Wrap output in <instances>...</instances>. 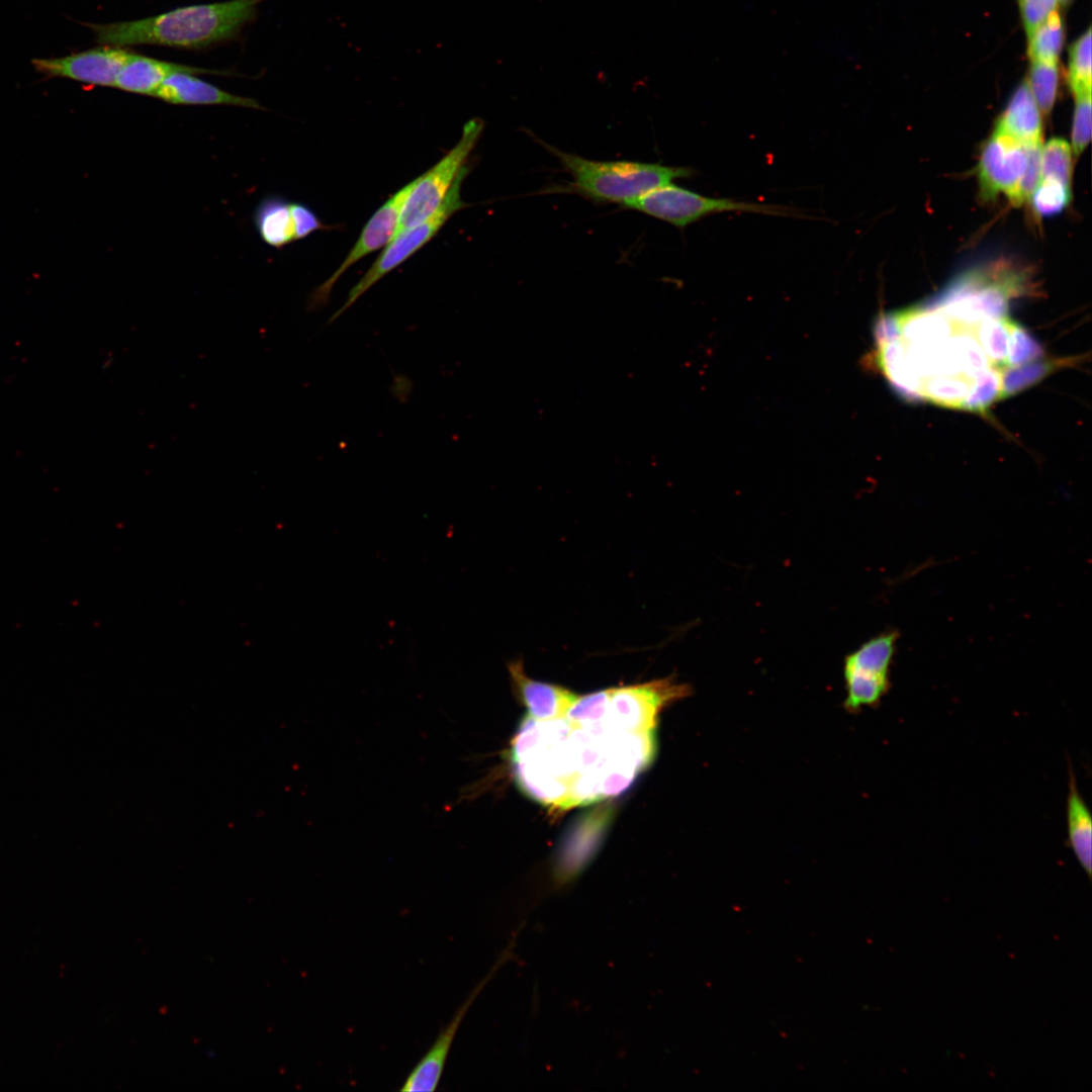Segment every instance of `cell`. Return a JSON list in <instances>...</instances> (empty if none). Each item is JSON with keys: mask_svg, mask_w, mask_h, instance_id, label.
Instances as JSON below:
<instances>
[{"mask_svg": "<svg viewBox=\"0 0 1092 1092\" xmlns=\"http://www.w3.org/2000/svg\"><path fill=\"white\" fill-rule=\"evenodd\" d=\"M1013 296L994 275L967 274L932 303L879 316L873 361L904 396L984 413L1053 367L1008 316Z\"/></svg>", "mask_w": 1092, "mask_h": 1092, "instance_id": "obj_1", "label": "cell"}, {"mask_svg": "<svg viewBox=\"0 0 1092 1092\" xmlns=\"http://www.w3.org/2000/svg\"><path fill=\"white\" fill-rule=\"evenodd\" d=\"M265 0H230L179 7L147 18L106 24L87 23L100 44L126 48L155 44L203 50L236 39L254 21Z\"/></svg>", "mask_w": 1092, "mask_h": 1092, "instance_id": "obj_2", "label": "cell"}, {"mask_svg": "<svg viewBox=\"0 0 1092 1092\" xmlns=\"http://www.w3.org/2000/svg\"><path fill=\"white\" fill-rule=\"evenodd\" d=\"M555 156L573 178L569 188L596 202L625 205L675 179L695 174L689 167H672L659 163L631 161H594L563 152L540 142Z\"/></svg>", "mask_w": 1092, "mask_h": 1092, "instance_id": "obj_3", "label": "cell"}, {"mask_svg": "<svg viewBox=\"0 0 1092 1092\" xmlns=\"http://www.w3.org/2000/svg\"><path fill=\"white\" fill-rule=\"evenodd\" d=\"M623 206L677 228H685L708 214L725 211L808 217L801 210L789 206L738 201L730 198H711L673 183L653 189Z\"/></svg>", "mask_w": 1092, "mask_h": 1092, "instance_id": "obj_4", "label": "cell"}, {"mask_svg": "<svg viewBox=\"0 0 1092 1092\" xmlns=\"http://www.w3.org/2000/svg\"><path fill=\"white\" fill-rule=\"evenodd\" d=\"M467 173L468 167L465 165L436 210L425 220L402 232L387 244L363 277L350 290L345 303L330 317L328 324L342 315L378 280L429 243L455 212L467 206L460 194L462 182Z\"/></svg>", "mask_w": 1092, "mask_h": 1092, "instance_id": "obj_5", "label": "cell"}, {"mask_svg": "<svg viewBox=\"0 0 1092 1092\" xmlns=\"http://www.w3.org/2000/svg\"><path fill=\"white\" fill-rule=\"evenodd\" d=\"M483 127L484 121L479 117L468 120L463 126L461 139L454 148L434 167L418 177L417 184L403 205L392 239L425 220L441 204L455 178L465 166Z\"/></svg>", "mask_w": 1092, "mask_h": 1092, "instance_id": "obj_6", "label": "cell"}, {"mask_svg": "<svg viewBox=\"0 0 1092 1092\" xmlns=\"http://www.w3.org/2000/svg\"><path fill=\"white\" fill-rule=\"evenodd\" d=\"M899 638L897 630H887L872 637L844 658L846 687L844 708L857 712L874 707L889 692L890 667Z\"/></svg>", "mask_w": 1092, "mask_h": 1092, "instance_id": "obj_7", "label": "cell"}, {"mask_svg": "<svg viewBox=\"0 0 1092 1092\" xmlns=\"http://www.w3.org/2000/svg\"><path fill=\"white\" fill-rule=\"evenodd\" d=\"M689 693L687 685L678 684L671 677L609 689V717L621 731L655 730L657 713L665 705Z\"/></svg>", "mask_w": 1092, "mask_h": 1092, "instance_id": "obj_8", "label": "cell"}, {"mask_svg": "<svg viewBox=\"0 0 1092 1092\" xmlns=\"http://www.w3.org/2000/svg\"><path fill=\"white\" fill-rule=\"evenodd\" d=\"M417 181L418 178L399 189L370 217L342 264L309 294L306 306L308 311L318 310L328 303L334 285L352 265L391 241L403 205Z\"/></svg>", "mask_w": 1092, "mask_h": 1092, "instance_id": "obj_9", "label": "cell"}, {"mask_svg": "<svg viewBox=\"0 0 1092 1092\" xmlns=\"http://www.w3.org/2000/svg\"><path fill=\"white\" fill-rule=\"evenodd\" d=\"M134 55L126 48L101 47L57 58L33 59L34 69L48 78H66L91 86L115 87L125 63Z\"/></svg>", "mask_w": 1092, "mask_h": 1092, "instance_id": "obj_10", "label": "cell"}, {"mask_svg": "<svg viewBox=\"0 0 1092 1092\" xmlns=\"http://www.w3.org/2000/svg\"><path fill=\"white\" fill-rule=\"evenodd\" d=\"M1027 146L994 130L979 162V182L985 197H994L1002 192L1016 205L1018 187L1027 163Z\"/></svg>", "mask_w": 1092, "mask_h": 1092, "instance_id": "obj_11", "label": "cell"}, {"mask_svg": "<svg viewBox=\"0 0 1092 1092\" xmlns=\"http://www.w3.org/2000/svg\"><path fill=\"white\" fill-rule=\"evenodd\" d=\"M504 962L500 958L488 975L471 991L454 1013L451 1020L440 1030L433 1044L407 1075L400 1090L405 1092H432L438 1087L456 1033L481 990Z\"/></svg>", "mask_w": 1092, "mask_h": 1092, "instance_id": "obj_12", "label": "cell"}, {"mask_svg": "<svg viewBox=\"0 0 1092 1092\" xmlns=\"http://www.w3.org/2000/svg\"><path fill=\"white\" fill-rule=\"evenodd\" d=\"M154 97L179 105H232L262 108L253 98L232 94L187 72L170 74L159 86Z\"/></svg>", "mask_w": 1092, "mask_h": 1092, "instance_id": "obj_13", "label": "cell"}, {"mask_svg": "<svg viewBox=\"0 0 1092 1092\" xmlns=\"http://www.w3.org/2000/svg\"><path fill=\"white\" fill-rule=\"evenodd\" d=\"M509 672L529 716L535 720L547 721L563 717L578 697L562 687L529 677L520 659L510 662Z\"/></svg>", "mask_w": 1092, "mask_h": 1092, "instance_id": "obj_14", "label": "cell"}, {"mask_svg": "<svg viewBox=\"0 0 1092 1092\" xmlns=\"http://www.w3.org/2000/svg\"><path fill=\"white\" fill-rule=\"evenodd\" d=\"M175 72L230 75L228 71L185 66L134 54L121 69L115 87L129 93L154 96L162 82Z\"/></svg>", "mask_w": 1092, "mask_h": 1092, "instance_id": "obj_15", "label": "cell"}, {"mask_svg": "<svg viewBox=\"0 0 1092 1092\" xmlns=\"http://www.w3.org/2000/svg\"><path fill=\"white\" fill-rule=\"evenodd\" d=\"M995 131L1022 144L1041 142V114L1026 80L1014 90L996 123Z\"/></svg>", "mask_w": 1092, "mask_h": 1092, "instance_id": "obj_16", "label": "cell"}, {"mask_svg": "<svg viewBox=\"0 0 1092 1092\" xmlns=\"http://www.w3.org/2000/svg\"><path fill=\"white\" fill-rule=\"evenodd\" d=\"M1068 846L1089 879L1092 873V819L1083 800L1072 766H1069V792L1067 797Z\"/></svg>", "mask_w": 1092, "mask_h": 1092, "instance_id": "obj_17", "label": "cell"}, {"mask_svg": "<svg viewBox=\"0 0 1092 1092\" xmlns=\"http://www.w3.org/2000/svg\"><path fill=\"white\" fill-rule=\"evenodd\" d=\"M254 224L262 241L281 249L295 241L290 202L279 196L265 197L254 213Z\"/></svg>", "mask_w": 1092, "mask_h": 1092, "instance_id": "obj_18", "label": "cell"}, {"mask_svg": "<svg viewBox=\"0 0 1092 1092\" xmlns=\"http://www.w3.org/2000/svg\"><path fill=\"white\" fill-rule=\"evenodd\" d=\"M1065 36V22L1057 9L1027 36V56L1030 62L1058 64Z\"/></svg>", "mask_w": 1092, "mask_h": 1092, "instance_id": "obj_19", "label": "cell"}, {"mask_svg": "<svg viewBox=\"0 0 1092 1092\" xmlns=\"http://www.w3.org/2000/svg\"><path fill=\"white\" fill-rule=\"evenodd\" d=\"M1091 28L1069 49L1068 83L1075 98L1091 95Z\"/></svg>", "mask_w": 1092, "mask_h": 1092, "instance_id": "obj_20", "label": "cell"}, {"mask_svg": "<svg viewBox=\"0 0 1092 1092\" xmlns=\"http://www.w3.org/2000/svg\"><path fill=\"white\" fill-rule=\"evenodd\" d=\"M1059 76L1058 64H1030L1026 82L1042 116L1050 115L1053 110L1058 95Z\"/></svg>", "mask_w": 1092, "mask_h": 1092, "instance_id": "obj_21", "label": "cell"}, {"mask_svg": "<svg viewBox=\"0 0 1092 1092\" xmlns=\"http://www.w3.org/2000/svg\"><path fill=\"white\" fill-rule=\"evenodd\" d=\"M1072 150L1062 139H1052L1041 148L1040 178L1055 179L1070 187Z\"/></svg>", "mask_w": 1092, "mask_h": 1092, "instance_id": "obj_22", "label": "cell"}, {"mask_svg": "<svg viewBox=\"0 0 1092 1092\" xmlns=\"http://www.w3.org/2000/svg\"><path fill=\"white\" fill-rule=\"evenodd\" d=\"M1070 198V187L1050 178H1040L1030 197L1034 211L1040 216L1061 212L1069 204Z\"/></svg>", "mask_w": 1092, "mask_h": 1092, "instance_id": "obj_23", "label": "cell"}, {"mask_svg": "<svg viewBox=\"0 0 1092 1092\" xmlns=\"http://www.w3.org/2000/svg\"><path fill=\"white\" fill-rule=\"evenodd\" d=\"M609 689L582 697L578 696L564 717L579 725L605 720L609 715Z\"/></svg>", "mask_w": 1092, "mask_h": 1092, "instance_id": "obj_24", "label": "cell"}, {"mask_svg": "<svg viewBox=\"0 0 1092 1092\" xmlns=\"http://www.w3.org/2000/svg\"><path fill=\"white\" fill-rule=\"evenodd\" d=\"M1091 138V95L1076 98L1072 126V151L1079 156Z\"/></svg>", "mask_w": 1092, "mask_h": 1092, "instance_id": "obj_25", "label": "cell"}, {"mask_svg": "<svg viewBox=\"0 0 1092 1092\" xmlns=\"http://www.w3.org/2000/svg\"><path fill=\"white\" fill-rule=\"evenodd\" d=\"M1041 148L1042 142L1028 144L1027 146V163L1018 187L1016 205H1021L1026 200H1029L1040 181Z\"/></svg>", "mask_w": 1092, "mask_h": 1092, "instance_id": "obj_26", "label": "cell"}, {"mask_svg": "<svg viewBox=\"0 0 1092 1092\" xmlns=\"http://www.w3.org/2000/svg\"><path fill=\"white\" fill-rule=\"evenodd\" d=\"M1026 37L1055 10L1058 0H1017Z\"/></svg>", "mask_w": 1092, "mask_h": 1092, "instance_id": "obj_27", "label": "cell"}, {"mask_svg": "<svg viewBox=\"0 0 1092 1092\" xmlns=\"http://www.w3.org/2000/svg\"><path fill=\"white\" fill-rule=\"evenodd\" d=\"M290 213L294 230V238L301 240L315 231L331 229L325 225L317 215L308 206L299 202H290Z\"/></svg>", "mask_w": 1092, "mask_h": 1092, "instance_id": "obj_28", "label": "cell"}, {"mask_svg": "<svg viewBox=\"0 0 1092 1092\" xmlns=\"http://www.w3.org/2000/svg\"><path fill=\"white\" fill-rule=\"evenodd\" d=\"M1074 0H1058L1062 8L1068 7Z\"/></svg>", "mask_w": 1092, "mask_h": 1092, "instance_id": "obj_29", "label": "cell"}]
</instances>
